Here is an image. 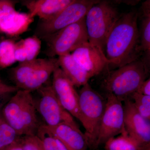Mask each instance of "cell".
<instances>
[{"label": "cell", "instance_id": "20", "mask_svg": "<svg viewBox=\"0 0 150 150\" xmlns=\"http://www.w3.org/2000/svg\"><path fill=\"white\" fill-rule=\"evenodd\" d=\"M104 144L106 150H147L126 131L118 137L110 138Z\"/></svg>", "mask_w": 150, "mask_h": 150}, {"label": "cell", "instance_id": "3", "mask_svg": "<svg viewBox=\"0 0 150 150\" xmlns=\"http://www.w3.org/2000/svg\"><path fill=\"white\" fill-rule=\"evenodd\" d=\"M148 66L142 58L117 69L108 71L103 81L107 93L112 94L121 101L130 99L146 79Z\"/></svg>", "mask_w": 150, "mask_h": 150}, {"label": "cell", "instance_id": "13", "mask_svg": "<svg viewBox=\"0 0 150 150\" xmlns=\"http://www.w3.org/2000/svg\"><path fill=\"white\" fill-rule=\"evenodd\" d=\"M71 54L92 77L108 69L109 62L103 51L89 41L78 47Z\"/></svg>", "mask_w": 150, "mask_h": 150}, {"label": "cell", "instance_id": "11", "mask_svg": "<svg viewBox=\"0 0 150 150\" xmlns=\"http://www.w3.org/2000/svg\"><path fill=\"white\" fill-rule=\"evenodd\" d=\"M52 76L51 86L59 102L67 112L80 121L79 97L74 85L59 67Z\"/></svg>", "mask_w": 150, "mask_h": 150}, {"label": "cell", "instance_id": "1", "mask_svg": "<svg viewBox=\"0 0 150 150\" xmlns=\"http://www.w3.org/2000/svg\"><path fill=\"white\" fill-rule=\"evenodd\" d=\"M139 16L135 11L122 14L110 30L103 48L109 67L116 69L141 59Z\"/></svg>", "mask_w": 150, "mask_h": 150}, {"label": "cell", "instance_id": "29", "mask_svg": "<svg viewBox=\"0 0 150 150\" xmlns=\"http://www.w3.org/2000/svg\"><path fill=\"white\" fill-rule=\"evenodd\" d=\"M21 138L4 150H23Z\"/></svg>", "mask_w": 150, "mask_h": 150}, {"label": "cell", "instance_id": "28", "mask_svg": "<svg viewBox=\"0 0 150 150\" xmlns=\"http://www.w3.org/2000/svg\"><path fill=\"white\" fill-rule=\"evenodd\" d=\"M144 95L150 96V79H146L141 85L137 91Z\"/></svg>", "mask_w": 150, "mask_h": 150}, {"label": "cell", "instance_id": "8", "mask_svg": "<svg viewBox=\"0 0 150 150\" xmlns=\"http://www.w3.org/2000/svg\"><path fill=\"white\" fill-rule=\"evenodd\" d=\"M37 91L40 98L38 103L35 101L36 110L45 121L44 125L53 127L66 123L78 126L74 117L62 107L51 85H44Z\"/></svg>", "mask_w": 150, "mask_h": 150}, {"label": "cell", "instance_id": "16", "mask_svg": "<svg viewBox=\"0 0 150 150\" xmlns=\"http://www.w3.org/2000/svg\"><path fill=\"white\" fill-rule=\"evenodd\" d=\"M73 0H33L25 1L24 5L28 13L34 18L38 17L40 20L50 19L69 5Z\"/></svg>", "mask_w": 150, "mask_h": 150}, {"label": "cell", "instance_id": "22", "mask_svg": "<svg viewBox=\"0 0 150 150\" xmlns=\"http://www.w3.org/2000/svg\"><path fill=\"white\" fill-rule=\"evenodd\" d=\"M15 42L11 39L0 43V68L6 69L16 62L14 56Z\"/></svg>", "mask_w": 150, "mask_h": 150}, {"label": "cell", "instance_id": "18", "mask_svg": "<svg viewBox=\"0 0 150 150\" xmlns=\"http://www.w3.org/2000/svg\"><path fill=\"white\" fill-rule=\"evenodd\" d=\"M150 1H145L142 6V21L139 27L140 47L142 59L149 66L150 56Z\"/></svg>", "mask_w": 150, "mask_h": 150}, {"label": "cell", "instance_id": "24", "mask_svg": "<svg viewBox=\"0 0 150 150\" xmlns=\"http://www.w3.org/2000/svg\"><path fill=\"white\" fill-rule=\"evenodd\" d=\"M27 54V61L37 59L41 48L40 39L36 35L22 40Z\"/></svg>", "mask_w": 150, "mask_h": 150}, {"label": "cell", "instance_id": "17", "mask_svg": "<svg viewBox=\"0 0 150 150\" xmlns=\"http://www.w3.org/2000/svg\"><path fill=\"white\" fill-rule=\"evenodd\" d=\"M59 68L75 86L82 87L88 83L91 76L75 61L71 54L59 56Z\"/></svg>", "mask_w": 150, "mask_h": 150}, {"label": "cell", "instance_id": "12", "mask_svg": "<svg viewBox=\"0 0 150 150\" xmlns=\"http://www.w3.org/2000/svg\"><path fill=\"white\" fill-rule=\"evenodd\" d=\"M124 127L129 136L150 150V120L142 116L136 109L130 99L124 100Z\"/></svg>", "mask_w": 150, "mask_h": 150}, {"label": "cell", "instance_id": "27", "mask_svg": "<svg viewBox=\"0 0 150 150\" xmlns=\"http://www.w3.org/2000/svg\"><path fill=\"white\" fill-rule=\"evenodd\" d=\"M18 89L14 86L7 84L0 80V95L16 92Z\"/></svg>", "mask_w": 150, "mask_h": 150}, {"label": "cell", "instance_id": "21", "mask_svg": "<svg viewBox=\"0 0 150 150\" xmlns=\"http://www.w3.org/2000/svg\"><path fill=\"white\" fill-rule=\"evenodd\" d=\"M3 117L0 111V150H4L20 138Z\"/></svg>", "mask_w": 150, "mask_h": 150}, {"label": "cell", "instance_id": "19", "mask_svg": "<svg viewBox=\"0 0 150 150\" xmlns=\"http://www.w3.org/2000/svg\"><path fill=\"white\" fill-rule=\"evenodd\" d=\"M40 59L25 61L19 64L10 71L11 80L18 89H20L30 75L40 63Z\"/></svg>", "mask_w": 150, "mask_h": 150}, {"label": "cell", "instance_id": "23", "mask_svg": "<svg viewBox=\"0 0 150 150\" xmlns=\"http://www.w3.org/2000/svg\"><path fill=\"white\" fill-rule=\"evenodd\" d=\"M130 98L136 109L144 118L150 120V96L134 93Z\"/></svg>", "mask_w": 150, "mask_h": 150}, {"label": "cell", "instance_id": "7", "mask_svg": "<svg viewBox=\"0 0 150 150\" xmlns=\"http://www.w3.org/2000/svg\"><path fill=\"white\" fill-rule=\"evenodd\" d=\"M46 40L48 42L46 53L50 58L71 54L88 41L85 18L61 30Z\"/></svg>", "mask_w": 150, "mask_h": 150}, {"label": "cell", "instance_id": "14", "mask_svg": "<svg viewBox=\"0 0 150 150\" xmlns=\"http://www.w3.org/2000/svg\"><path fill=\"white\" fill-rule=\"evenodd\" d=\"M44 125L54 137L63 143L68 150H88V146L85 136L79 126L66 123H61L53 127Z\"/></svg>", "mask_w": 150, "mask_h": 150}, {"label": "cell", "instance_id": "9", "mask_svg": "<svg viewBox=\"0 0 150 150\" xmlns=\"http://www.w3.org/2000/svg\"><path fill=\"white\" fill-rule=\"evenodd\" d=\"M122 102L112 94L107 93L105 109L100 126L96 149L110 138L125 132Z\"/></svg>", "mask_w": 150, "mask_h": 150}, {"label": "cell", "instance_id": "15", "mask_svg": "<svg viewBox=\"0 0 150 150\" xmlns=\"http://www.w3.org/2000/svg\"><path fill=\"white\" fill-rule=\"evenodd\" d=\"M58 59H41L40 63L30 75L21 90L31 92L44 85L54 71L59 67Z\"/></svg>", "mask_w": 150, "mask_h": 150}, {"label": "cell", "instance_id": "10", "mask_svg": "<svg viewBox=\"0 0 150 150\" xmlns=\"http://www.w3.org/2000/svg\"><path fill=\"white\" fill-rule=\"evenodd\" d=\"M12 1L0 0V31L11 36L27 31L34 21L29 13L18 11Z\"/></svg>", "mask_w": 150, "mask_h": 150}, {"label": "cell", "instance_id": "30", "mask_svg": "<svg viewBox=\"0 0 150 150\" xmlns=\"http://www.w3.org/2000/svg\"><path fill=\"white\" fill-rule=\"evenodd\" d=\"M139 1H131V2H130V1H127V2L126 1H115V2H114L115 3H125V4H127L128 5H135L136 4H137V3H138V2H139Z\"/></svg>", "mask_w": 150, "mask_h": 150}, {"label": "cell", "instance_id": "5", "mask_svg": "<svg viewBox=\"0 0 150 150\" xmlns=\"http://www.w3.org/2000/svg\"><path fill=\"white\" fill-rule=\"evenodd\" d=\"M120 15L110 2L98 1L94 4L85 17L89 42L103 52L106 38Z\"/></svg>", "mask_w": 150, "mask_h": 150}, {"label": "cell", "instance_id": "2", "mask_svg": "<svg viewBox=\"0 0 150 150\" xmlns=\"http://www.w3.org/2000/svg\"><path fill=\"white\" fill-rule=\"evenodd\" d=\"M35 101L31 92L19 89L3 108V117L19 137L36 136L38 123Z\"/></svg>", "mask_w": 150, "mask_h": 150}, {"label": "cell", "instance_id": "25", "mask_svg": "<svg viewBox=\"0 0 150 150\" xmlns=\"http://www.w3.org/2000/svg\"><path fill=\"white\" fill-rule=\"evenodd\" d=\"M23 150H43L42 143L37 136L21 138Z\"/></svg>", "mask_w": 150, "mask_h": 150}, {"label": "cell", "instance_id": "6", "mask_svg": "<svg viewBox=\"0 0 150 150\" xmlns=\"http://www.w3.org/2000/svg\"><path fill=\"white\" fill-rule=\"evenodd\" d=\"M98 1L73 0L56 15L47 20H40L35 30V35L46 40L61 30L85 17L88 11Z\"/></svg>", "mask_w": 150, "mask_h": 150}, {"label": "cell", "instance_id": "26", "mask_svg": "<svg viewBox=\"0 0 150 150\" xmlns=\"http://www.w3.org/2000/svg\"><path fill=\"white\" fill-rule=\"evenodd\" d=\"M14 56L16 62L19 63L27 61V54L22 40L15 43Z\"/></svg>", "mask_w": 150, "mask_h": 150}, {"label": "cell", "instance_id": "4", "mask_svg": "<svg viewBox=\"0 0 150 150\" xmlns=\"http://www.w3.org/2000/svg\"><path fill=\"white\" fill-rule=\"evenodd\" d=\"M79 94L80 122L85 130L84 134L88 147L96 149L106 101L88 83L82 87Z\"/></svg>", "mask_w": 150, "mask_h": 150}]
</instances>
